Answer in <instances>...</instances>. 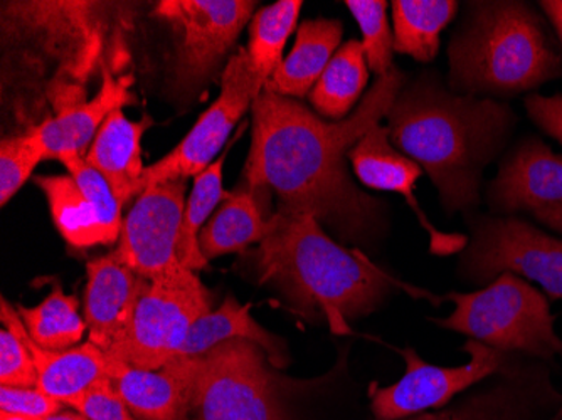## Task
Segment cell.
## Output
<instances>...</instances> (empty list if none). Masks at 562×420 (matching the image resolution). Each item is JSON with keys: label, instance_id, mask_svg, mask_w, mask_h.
<instances>
[{"label": "cell", "instance_id": "1", "mask_svg": "<svg viewBox=\"0 0 562 420\" xmlns=\"http://www.w3.org/2000/svg\"><path fill=\"white\" fill-rule=\"evenodd\" d=\"M406 76L393 68L342 122H325L305 104L265 88L252 103V141L245 185L290 213L312 214L344 241L378 229L382 202L350 180L347 154L390 115Z\"/></svg>", "mask_w": 562, "mask_h": 420}, {"label": "cell", "instance_id": "2", "mask_svg": "<svg viewBox=\"0 0 562 420\" xmlns=\"http://www.w3.org/2000/svg\"><path fill=\"white\" fill-rule=\"evenodd\" d=\"M252 276L270 286L306 320H324L331 333H350L349 323L368 317L401 287L415 298H437L422 287L401 283L361 251H349L328 238L312 214L274 208L268 232L249 252Z\"/></svg>", "mask_w": 562, "mask_h": 420}, {"label": "cell", "instance_id": "3", "mask_svg": "<svg viewBox=\"0 0 562 420\" xmlns=\"http://www.w3.org/2000/svg\"><path fill=\"white\" fill-rule=\"evenodd\" d=\"M387 118L391 144L428 172L450 214L479 205L483 170L507 147L517 123L504 101L458 97L431 76L404 88Z\"/></svg>", "mask_w": 562, "mask_h": 420}, {"label": "cell", "instance_id": "4", "mask_svg": "<svg viewBox=\"0 0 562 420\" xmlns=\"http://www.w3.org/2000/svg\"><path fill=\"white\" fill-rule=\"evenodd\" d=\"M470 5L448 47L451 90L508 98L562 78L561 44L538 9L517 0Z\"/></svg>", "mask_w": 562, "mask_h": 420}, {"label": "cell", "instance_id": "5", "mask_svg": "<svg viewBox=\"0 0 562 420\" xmlns=\"http://www.w3.org/2000/svg\"><path fill=\"white\" fill-rule=\"evenodd\" d=\"M445 299L453 303L454 311L431 320L445 330L542 362L562 353L548 296L522 277L505 273L479 292L450 293Z\"/></svg>", "mask_w": 562, "mask_h": 420}, {"label": "cell", "instance_id": "6", "mask_svg": "<svg viewBox=\"0 0 562 420\" xmlns=\"http://www.w3.org/2000/svg\"><path fill=\"white\" fill-rule=\"evenodd\" d=\"M191 381L189 420H286V381L255 341L232 340L179 359Z\"/></svg>", "mask_w": 562, "mask_h": 420}, {"label": "cell", "instance_id": "7", "mask_svg": "<svg viewBox=\"0 0 562 420\" xmlns=\"http://www.w3.org/2000/svg\"><path fill=\"white\" fill-rule=\"evenodd\" d=\"M210 311V292L194 271L173 268L148 281L128 330L106 355L137 368L160 371L179 352L192 325Z\"/></svg>", "mask_w": 562, "mask_h": 420}, {"label": "cell", "instance_id": "8", "mask_svg": "<svg viewBox=\"0 0 562 420\" xmlns=\"http://www.w3.org/2000/svg\"><path fill=\"white\" fill-rule=\"evenodd\" d=\"M460 273L470 283L491 284L508 273L533 281L549 302L562 299V239L516 216H479L463 249Z\"/></svg>", "mask_w": 562, "mask_h": 420}, {"label": "cell", "instance_id": "9", "mask_svg": "<svg viewBox=\"0 0 562 420\" xmlns=\"http://www.w3.org/2000/svg\"><path fill=\"white\" fill-rule=\"evenodd\" d=\"M470 362L460 366H437L426 363L412 347L400 350L406 372L396 384L369 388L371 409L378 420L406 419L426 409H443L454 396L479 382L497 377L513 366L520 355L501 352L482 341L469 340L463 345Z\"/></svg>", "mask_w": 562, "mask_h": 420}, {"label": "cell", "instance_id": "10", "mask_svg": "<svg viewBox=\"0 0 562 420\" xmlns=\"http://www.w3.org/2000/svg\"><path fill=\"white\" fill-rule=\"evenodd\" d=\"M265 87L267 83L252 68L248 50L241 47L227 63L217 100L199 116L181 144L159 162L145 169L144 191L150 183L188 180L204 172Z\"/></svg>", "mask_w": 562, "mask_h": 420}, {"label": "cell", "instance_id": "11", "mask_svg": "<svg viewBox=\"0 0 562 420\" xmlns=\"http://www.w3.org/2000/svg\"><path fill=\"white\" fill-rule=\"evenodd\" d=\"M251 0H162L156 14L177 39V87H198L216 71L255 11Z\"/></svg>", "mask_w": 562, "mask_h": 420}, {"label": "cell", "instance_id": "12", "mask_svg": "<svg viewBox=\"0 0 562 420\" xmlns=\"http://www.w3.org/2000/svg\"><path fill=\"white\" fill-rule=\"evenodd\" d=\"M61 162L68 175H37L34 182L46 195L63 239L76 249L119 241L123 207L109 182L87 162V157L69 155Z\"/></svg>", "mask_w": 562, "mask_h": 420}, {"label": "cell", "instance_id": "13", "mask_svg": "<svg viewBox=\"0 0 562 420\" xmlns=\"http://www.w3.org/2000/svg\"><path fill=\"white\" fill-rule=\"evenodd\" d=\"M186 185L188 180L182 179L150 183L123 219L116 256L147 281L182 266L177 248L184 217Z\"/></svg>", "mask_w": 562, "mask_h": 420}, {"label": "cell", "instance_id": "14", "mask_svg": "<svg viewBox=\"0 0 562 420\" xmlns=\"http://www.w3.org/2000/svg\"><path fill=\"white\" fill-rule=\"evenodd\" d=\"M492 213H524L562 236V155L538 137H526L505 155L488 188Z\"/></svg>", "mask_w": 562, "mask_h": 420}, {"label": "cell", "instance_id": "15", "mask_svg": "<svg viewBox=\"0 0 562 420\" xmlns=\"http://www.w3.org/2000/svg\"><path fill=\"white\" fill-rule=\"evenodd\" d=\"M562 404L552 384L551 371L542 360L520 355L487 387L431 413L400 420H542Z\"/></svg>", "mask_w": 562, "mask_h": 420}, {"label": "cell", "instance_id": "16", "mask_svg": "<svg viewBox=\"0 0 562 420\" xmlns=\"http://www.w3.org/2000/svg\"><path fill=\"white\" fill-rule=\"evenodd\" d=\"M347 159L352 163L353 172L366 188L396 192L406 198L407 205L418 217L423 229L428 232L432 252L450 254V252L462 251L469 245L465 236L440 232L429 223V217L423 213L415 194L416 182L422 177V167L394 148L386 126L378 125L369 129L368 134L350 148Z\"/></svg>", "mask_w": 562, "mask_h": 420}, {"label": "cell", "instance_id": "17", "mask_svg": "<svg viewBox=\"0 0 562 420\" xmlns=\"http://www.w3.org/2000/svg\"><path fill=\"white\" fill-rule=\"evenodd\" d=\"M87 273L85 321L91 343L106 353L128 330L148 281L126 266L115 251L88 262Z\"/></svg>", "mask_w": 562, "mask_h": 420}, {"label": "cell", "instance_id": "18", "mask_svg": "<svg viewBox=\"0 0 562 420\" xmlns=\"http://www.w3.org/2000/svg\"><path fill=\"white\" fill-rule=\"evenodd\" d=\"M0 318L4 328L18 333L30 349L40 377L37 388L46 396L71 407L88 388L109 381V355L91 341L65 352H50L34 343L18 308L5 298L0 302Z\"/></svg>", "mask_w": 562, "mask_h": 420}, {"label": "cell", "instance_id": "19", "mask_svg": "<svg viewBox=\"0 0 562 420\" xmlns=\"http://www.w3.org/2000/svg\"><path fill=\"white\" fill-rule=\"evenodd\" d=\"M132 83V76H122L115 80L112 72L105 71L103 83L93 100L71 104L58 115L31 129L43 148L44 159L61 162L69 155L87 157L85 154L90 150L88 147L93 144L106 118L134 100V94L131 93Z\"/></svg>", "mask_w": 562, "mask_h": 420}, {"label": "cell", "instance_id": "20", "mask_svg": "<svg viewBox=\"0 0 562 420\" xmlns=\"http://www.w3.org/2000/svg\"><path fill=\"white\" fill-rule=\"evenodd\" d=\"M109 377L138 420H189L191 381L182 360L145 371L109 356Z\"/></svg>", "mask_w": 562, "mask_h": 420}, {"label": "cell", "instance_id": "21", "mask_svg": "<svg viewBox=\"0 0 562 420\" xmlns=\"http://www.w3.org/2000/svg\"><path fill=\"white\" fill-rule=\"evenodd\" d=\"M151 126L150 116L140 122H131L122 110H116L101 126L90 150L87 162L109 182L120 205L144 192V173L140 141Z\"/></svg>", "mask_w": 562, "mask_h": 420}, {"label": "cell", "instance_id": "22", "mask_svg": "<svg viewBox=\"0 0 562 420\" xmlns=\"http://www.w3.org/2000/svg\"><path fill=\"white\" fill-rule=\"evenodd\" d=\"M249 311L251 305H239L233 296H227L216 311L206 313L192 325L173 359H194L226 341L249 340L267 352L277 368H283L289 363L285 341L261 327Z\"/></svg>", "mask_w": 562, "mask_h": 420}, {"label": "cell", "instance_id": "23", "mask_svg": "<svg viewBox=\"0 0 562 420\" xmlns=\"http://www.w3.org/2000/svg\"><path fill=\"white\" fill-rule=\"evenodd\" d=\"M342 39V22L336 19L305 21L296 31L295 46L268 81V90L280 97L305 98L334 58Z\"/></svg>", "mask_w": 562, "mask_h": 420}, {"label": "cell", "instance_id": "24", "mask_svg": "<svg viewBox=\"0 0 562 420\" xmlns=\"http://www.w3.org/2000/svg\"><path fill=\"white\" fill-rule=\"evenodd\" d=\"M273 213L271 202L265 201L246 185L239 191L229 192L213 219L207 220L199 234L202 256L211 261L220 256L245 251L255 242L260 245L267 236Z\"/></svg>", "mask_w": 562, "mask_h": 420}, {"label": "cell", "instance_id": "25", "mask_svg": "<svg viewBox=\"0 0 562 420\" xmlns=\"http://www.w3.org/2000/svg\"><path fill=\"white\" fill-rule=\"evenodd\" d=\"M457 12L453 0H394V50L431 63L440 50L441 31Z\"/></svg>", "mask_w": 562, "mask_h": 420}, {"label": "cell", "instance_id": "26", "mask_svg": "<svg viewBox=\"0 0 562 420\" xmlns=\"http://www.w3.org/2000/svg\"><path fill=\"white\" fill-rule=\"evenodd\" d=\"M368 80L364 47L359 41L350 39L322 72L321 80L311 91V103L325 118L342 122L361 98Z\"/></svg>", "mask_w": 562, "mask_h": 420}, {"label": "cell", "instance_id": "27", "mask_svg": "<svg viewBox=\"0 0 562 420\" xmlns=\"http://www.w3.org/2000/svg\"><path fill=\"white\" fill-rule=\"evenodd\" d=\"M27 333L41 349L65 352L78 345L88 330L87 321L78 315V299L55 286L50 295L34 308L18 306Z\"/></svg>", "mask_w": 562, "mask_h": 420}, {"label": "cell", "instance_id": "28", "mask_svg": "<svg viewBox=\"0 0 562 420\" xmlns=\"http://www.w3.org/2000/svg\"><path fill=\"white\" fill-rule=\"evenodd\" d=\"M226 157L227 151L221 155L220 159L214 160L204 172L194 177V188L186 202L177 256L182 266L191 271L207 266V259L199 249V234L202 227L206 226L214 208L229 195V192H224L223 189V166Z\"/></svg>", "mask_w": 562, "mask_h": 420}, {"label": "cell", "instance_id": "29", "mask_svg": "<svg viewBox=\"0 0 562 420\" xmlns=\"http://www.w3.org/2000/svg\"><path fill=\"white\" fill-rule=\"evenodd\" d=\"M302 0H278L261 9L249 25L248 56L252 68L265 83L270 81L283 58L286 41L295 31L302 11Z\"/></svg>", "mask_w": 562, "mask_h": 420}, {"label": "cell", "instance_id": "30", "mask_svg": "<svg viewBox=\"0 0 562 420\" xmlns=\"http://www.w3.org/2000/svg\"><path fill=\"white\" fill-rule=\"evenodd\" d=\"M347 9L361 27L362 47L371 71L378 78L394 68V34L387 22V2L384 0H347Z\"/></svg>", "mask_w": 562, "mask_h": 420}, {"label": "cell", "instance_id": "31", "mask_svg": "<svg viewBox=\"0 0 562 420\" xmlns=\"http://www.w3.org/2000/svg\"><path fill=\"white\" fill-rule=\"evenodd\" d=\"M44 160L43 148L33 132L22 137L4 138L0 144V202H8L30 180L37 163Z\"/></svg>", "mask_w": 562, "mask_h": 420}, {"label": "cell", "instance_id": "32", "mask_svg": "<svg viewBox=\"0 0 562 420\" xmlns=\"http://www.w3.org/2000/svg\"><path fill=\"white\" fill-rule=\"evenodd\" d=\"M36 365L30 349L14 331H0V384L2 387L37 388Z\"/></svg>", "mask_w": 562, "mask_h": 420}, {"label": "cell", "instance_id": "33", "mask_svg": "<svg viewBox=\"0 0 562 420\" xmlns=\"http://www.w3.org/2000/svg\"><path fill=\"white\" fill-rule=\"evenodd\" d=\"M71 407L88 420H135L110 378L88 388Z\"/></svg>", "mask_w": 562, "mask_h": 420}, {"label": "cell", "instance_id": "34", "mask_svg": "<svg viewBox=\"0 0 562 420\" xmlns=\"http://www.w3.org/2000/svg\"><path fill=\"white\" fill-rule=\"evenodd\" d=\"M65 404L46 396L40 388L0 387V412L43 420L61 412Z\"/></svg>", "mask_w": 562, "mask_h": 420}, {"label": "cell", "instance_id": "35", "mask_svg": "<svg viewBox=\"0 0 562 420\" xmlns=\"http://www.w3.org/2000/svg\"><path fill=\"white\" fill-rule=\"evenodd\" d=\"M526 112L539 128L562 145V93L552 97L532 93L524 101Z\"/></svg>", "mask_w": 562, "mask_h": 420}, {"label": "cell", "instance_id": "36", "mask_svg": "<svg viewBox=\"0 0 562 420\" xmlns=\"http://www.w3.org/2000/svg\"><path fill=\"white\" fill-rule=\"evenodd\" d=\"M538 5L548 18L562 47V0H541Z\"/></svg>", "mask_w": 562, "mask_h": 420}, {"label": "cell", "instance_id": "37", "mask_svg": "<svg viewBox=\"0 0 562 420\" xmlns=\"http://www.w3.org/2000/svg\"><path fill=\"white\" fill-rule=\"evenodd\" d=\"M43 420H88L83 413H75V412H59L55 413V416L46 417Z\"/></svg>", "mask_w": 562, "mask_h": 420}, {"label": "cell", "instance_id": "38", "mask_svg": "<svg viewBox=\"0 0 562 420\" xmlns=\"http://www.w3.org/2000/svg\"><path fill=\"white\" fill-rule=\"evenodd\" d=\"M0 420H33L27 417L11 416V413H0Z\"/></svg>", "mask_w": 562, "mask_h": 420}, {"label": "cell", "instance_id": "39", "mask_svg": "<svg viewBox=\"0 0 562 420\" xmlns=\"http://www.w3.org/2000/svg\"><path fill=\"white\" fill-rule=\"evenodd\" d=\"M554 420H562V404L561 407H559L558 412H555V416L552 417Z\"/></svg>", "mask_w": 562, "mask_h": 420}, {"label": "cell", "instance_id": "40", "mask_svg": "<svg viewBox=\"0 0 562 420\" xmlns=\"http://www.w3.org/2000/svg\"><path fill=\"white\" fill-rule=\"evenodd\" d=\"M551 420H554V419H551Z\"/></svg>", "mask_w": 562, "mask_h": 420}]
</instances>
